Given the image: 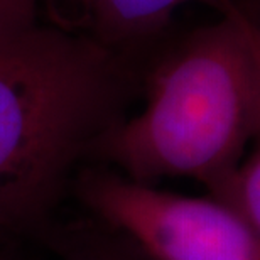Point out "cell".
Returning a JSON list of instances; mask_svg holds the SVG:
<instances>
[{"instance_id":"obj_1","label":"cell","mask_w":260,"mask_h":260,"mask_svg":"<svg viewBox=\"0 0 260 260\" xmlns=\"http://www.w3.org/2000/svg\"><path fill=\"white\" fill-rule=\"evenodd\" d=\"M130 88V58L85 36L46 20L0 32V228L54 210Z\"/></svg>"},{"instance_id":"obj_2","label":"cell","mask_w":260,"mask_h":260,"mask_svg":"<svg viewBox=\"0 0 260 260\" xmlns=\"http://www.w3.org/2000/svg\"><path fill=\"white\" fill-rule=\"evenodd\" d=\"M221 19L166 51L145 78V105L98 139L91 157L150 184L226 179L260 135V51L253 19L230 2Z\"/></svg>"},{"instance_id":"obj_3","label":"cell","mask_w":260,"mask_h":260,"mask_svg":"<svg viewBox=\"0 0 260 260\" xmlns=\"http://www.w3.org/2000/svg\"><path fill=\"white\" fill-rule=\"evenodd\" d=\"M88 210L149 260H260V242L215 198H191L135 183L112 169L75 178Z\"/></svg>"},{"instance_id":"obj_4","label":"cell","mask_w":260,"mask_h":260,"mask_svg":"<svg viewBox=\"0 0 260 260\" xmlns=\"http://www.w3.org/2000/svg\"><path fill=\"white\" fill-rule=\"evenodd\" d=\"M189 2L223 9L232 0H41L43 20L132 58L160 39L174 12Z\"/></svg>"},{"instance_id":"obj_5","label":"cell","mask_w":260,"mask_h":260,"mask_svg":"<svg viewBox=\"0 0 260 260\" xmlns=\"http://www.w3.org/2000/svg\"><path fill=\"white\" fill-rule=\"evenodd\" d=\"M210 193L235 211L260 242V135L252 144L250 154Z\"/></svg>"},{"instance_id":"obj_6","label":"cell","mask_w":260,"mask_h":260,"mask_svg":"<svg viewBox=\"0 0 260 260\" xmlns=\"http://www.w3.org/2000/svg\"><path fill=\"white\" fill-rule=\"evenodd\" d=\"M63 260H139L112 238L96 232H76L63 243Z\"/></svg>"},{"instance_id":"obj_7","label":"cell","mask_w":260,"mask_h":260,"mask_svg":"<svg viewBox=\"0 0 260 260\" xmlns=\"http://www.w3.org/2000/svg\"><path fill=\"white\" fill-rule=\"evenodd\" d=\"M43 22L41 0H0V32L27 29Z\"/></svg>"},{"instance_id":"obj_8","label":"cell","mask_w":260,"mask_h":260,"mask_svg":"<svg viewBox=\"0 0 260 260\" xmlns=\"http://www.w3.org/2000/svg\"><path fill=\"white\" fill-rule=\"evenodd\" d=\"M252 32H253V39H255V44L260 51V25L253 20V25H252Z\"/></svg>"}]
</instances>
